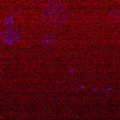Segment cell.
Listing matches in <instances>:
<instances>
[{
	"instance_id": "obj_1",
	"label": "cell",
	"mask_w": 120,
	"mask_h": 120,
	"mask_svg": "<svg viewBox=\"0 0 120 120\" xmlns=\"http://www.w3.org/2000/svg\"><path fill=\"white\" fill-rule=\"evenodd\" d=\"M68 14L62 2H49L42 10V17L45 22L52 26L62 24L66 20Z\"/></svg>"
},
{
	"instance_id": "obj_2",
	"label": "cell",
	"mask_w": 120,
	"mask_h": 120,
	"mask_svg": "<svg viewBox=\"0 0 120 120\" xmlns=\"http://www.w3.org/2000/svg\"><path fill=\"white\" fill-rule=\"evenodd\" d=\"M42 42L46 46L53 45L55 42V37L52 35H47L43 37Z\"/></svg>"
},
{
	"instance_id": "obj_3",
	"label": "cell",
	"mask_w": 120,
	"mask_h": 120,
	"mask_svg": "<svg viewBox=\"0 0 120 120\" xmlns=\"http://www.w3.org/2000/svg\"><path fill=\"white\" fill-rule=\"evenodd\" d=\"M6 35L4 36L5 40H7L8 42H14L15 40H17V34L13 31H8V33H6Z\"/></svg>"
},
{
	"instance_id": "obj_4",
	"label": "cell",
	"mask_w": 120,
	"mask_h": 120,
	"mask_svg": "<svg viewBox=\"0 0 120 120\" xmlns=\"http://www.w3.org/2000/svg\"><path fill=\"white\" fill-rule=\"evenodd\" d=\"M109 16L114 19H120V10H113L110 12Z\"/></svg>"
}]
</instances>
